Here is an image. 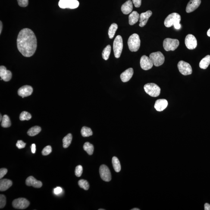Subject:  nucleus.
<instances>
[{"mask_svg":"<svg viewBox=\"0 0 210 210\" xmlns=\"http://www.w3.org/2000/svg\"><path fill=\"white\" fill-rule=\"evenodd\" d=\"M17 45L19 51L23 56H32L37 46L36 38L34 32L28 28L20 31L17 38Z\"/></svg>","mask_w":210,"mask_h":210,"instance_id":"nucleus-1","label":"nucleus"},{"mask_svg":"<svg viewBox=\"0 0 210 210\" xmlns=\"http://www.w3.org/2000/svg\"><path fill=\"white\" fill-rule=\"evenodd\" d=\"M181 17L178 14L174 13L169 14L164 21V25L166 27H170L174 26L175 29H180L181 28L180 22Z\"/></svg>","mask_w":210,"mask_h":210,"instance_id":"nucleus-2","label":"nucleus"},{"mask_svg":"<svg viewBox=\"0 0 210 210\" xmlns=\"http://www.w3.org/2000/svg\"><path fill=\"white\" fill-rule=\"evenodd\" d=\"M141 40L138 35L133 34L129 37L128 41V45L129 50L132 52L138 50L140 47Z\"/></svg>","mask_w":210,"mask_h":210,"instance_id":"nucleus-3","label":"nucleus"},{"mask_svg":"<svg viewBox=\"0 0 210 210\" xmlns=\"http://www.w3.org/2000/svg\"><path fill=\"white\" fill-rule=\"evenodd\" d=\"M144 88L145 92L151 97H157L160 93V88L155 83L146 84L144 86Z\"/></svg>","mask_w":210,"mask_h":210,"instance_id":"nucleus-4","label":"nucleus"},{"mask_svg":"<svg viewBox=\"0 0 210 210\" xmlns=\"http://www.w3.org/2000/svg\"><path fill=\"white\" fill-rule=\"evenodd\" d=\"M123 48V39L121 36L118 35L113 42V50L114 56L116 58H120Z\"/></svg>","mask_w":210,"mask_h":210,"instance_id":"nucleus-5","label":"nucleus"},{"mask_svg":"<svg viewBox=\"0 0 210 210\" xmlns=\"http://www.w3.org/2000/svg\"><path fill=\"white\" fill-rule=\"evenodd\" d=\"M180 42L177 39L166 38L163 42V46L165 51H174L178 47Z\"/></svg>","mask_w":210,"mask_h":210,"instance_id":"nucleus-6","label":"nucleus"},{"mask_svg":"<svg viewBox=\"0 0 210 210\" xmlns=\"http://www.w3.org/2000/svg\"><path fill=\"white\" fill-rule=\"evenodd\" d=\"M149 57L156 67L162 65L165 61V57L160 51L152 53L149 55Z\"/></svg>","mask_w":210,"mask_h":210,"instance_id":"nucleus-7","label":"nucleus"},{"mask_svg":"<svg viewBox=\"0 0 210 210\" xmlns=\"http://www.w3.org/2000/svg\"><path fill=\"white\" fill-rule=\"evenodd\" d=\"M79 1L77 0H60L59 6L61 8H69L74 9L79 6Z\"/></svg>","mask_w":210,"mask_h":210,"instance_id":"nucleus-8","label":"nucleus"},{"mask_svg":"<svg viewBox=\"0 0 210 210\" xmlns=\"http://www.w3.org/2000/svg\"><path fill=\"white\" fill-rule=\"evenodd\" d=\"M178 69L181 74L184 76L192 74V69L191 66L188 63L181 61L177 64Z\"/></svg>","mask_w":210,"mask_h":210,"instance_id":"nucleus-9","label":"nucleus"},{"mask_svg":"<svg viewBox=\"0 0 210 210\" xmlns=\"http://www.w3.org/2000/svg\"><path fill=\"white\" fill-rule=\"evenodd\" d=\"M30 205V202L25 198H20L14 200L12 202V205L16 209H24Z\"/></svg>","mask_w":210,"mask_h":210,"instance_id":"nucleus-10","label":"nucleus"},{"mask_svg":"<svg viewBox=\"0 0 210 210\" xmlns=\"http://www.w3.org/2000/svg\"><path fill=\"white\" fill-rule=\"evenodd\" d=\"M99 173L101 179L104 181L109 182L111 180V173L106 165H102L99 168Z\"/></svg>","mask_w":210,"mask_h":210,"instance_id":"nucleus-11","label":"nucleus"},{"mask_svg":"<svg viewBox=\"0 0 210 210\" xmlns=\"http://www.w3.org/2000/svg\"><path fill=\"white\" fill-rule=\"evenodd\" d=\"M186 46L189 50L195 49L197 45L196 38L193 35L188 34L185 39Z\"/></svg>","mask_w":210,"mask_h":210,"instance_id":"nucleus-12","label":"nucleus"},{"mask_svg":"<svg viewBox=\"0 0 210 210\" xmlns=\"http://www.w3.org/2000/svg\"><path fill=\"white\" fill-rule=\"evenodd\" d=\"M140 65L142 69L147 70L152 69L154 64L149 57L143 55L141 58Z\"/></svg>","mask_w":210,"mask_h":210,"instance_id":"nucleus-13","label":"nucleus"},{"mask_svg":"<svg viewBox=\"0 0 210 210\" xmlns=\"http://www.w3.org/2000/svg\"><path fill=\"white\" fill-rule=\"evenodd\" d=\"M33 89L32 86L29 85H25L20 88L18 90V93L19 96L22 98L30 96L33 92Z\"/></svg>","mask_w":210,"mask_h":210,"instance_id":"nucleus-14","label":"nucleus"},{"mask_svg":"<svg viewBox=\"0 0 210 210\" xmlns=\"http://www.w3.org/2000/svg\"><path fill=\"white\" fill-rule=\"evenodd\" d=\"M0 76L1 80H2L5 81H9L11 79L12 73L10 70H7L4 66L0 67Z\"/></svg>","mask_w":210,"mask_h":210,"instance_id":"nucleus-15","label":"nucleus"},{"mask_svg":"<svg viewBox=\"0 0 210 210\" xmlns=\"http://www.w3.org/2000/svg\"><path fill=\"white\" fill-rule=\"evenodd\" d=\"M201 2V0H190L186 6V12L190 13L194 11L200 5Z\"/></svg>","mask_w":210,"mask_h":210,"instance_id":"nucleus-16","label":"nucleus"},{"mask_svg":"<svg viewBox=\"0 0 210 210\" xmlns=\"http://www.w3.org/2000/svg\"><path fill=\"white\" fill-rule=\"evenodd\" d=\"M152 12L151 11L148 10L146 12L142 13L140 14L139 17V26L141 27H143L146 24L149 17L152 15Z\"/></svg>","mask_w":210,"mask_h":210,"instance_id":"nucleus-17","label":"nucleus"},{"mask_svg":"<svg viewBox=\"0 0 210 210\" xmlns=\"http://www.w3.org/2000/svg\"><path fill=\"white\" fill-rule=\"evenodd\" d=\"M26 184L27 186H33L35 188H40L42 187V182L36 180L33 176H29L26 180Z\"/></svg>","mask_w":210,"mask_h":210,"instance_id":"nucleus-18","label":"nucleus"},{"mask_svg":"<svg viewBox=\"0 0 210 210\" xmlns=\"http://www.w3.org/2000/svg\"><path fill=\"white\" fill-rule=\"evenodd\" d=\"M168 103L166 100L160 99L156 101L154 107L157 111H162L165 109L168 105Z\"/></svg>","mask_w":210,"mask_h":210,"instance_id":"nucleus-19","label":"nucleus"},{"mask_svg":"<svg viewBox=\"0 0 210 210\" xmlns=\"http://www.w3.org/2000/svg\"><path fill=\"white\" fill-rule=\"evenodd\" d=\"M133 68H130L127 69L123 73H121L120 75L122 81L123 82H127L130 80L133 77Z\"/></svg>","mask_w":210,"mask_h":210,"instance_id":"nucleus-20","label":"nucleus"},{"mask_svg":"<svg viewBox=\"0 0 210 210\" xmlns=\"http://www.w3.org/2000/svg\"><path fill=\"white\" fill-rule=\"evenodd\" d=\"M133 8V2L128 0L121 6V10L123 14H128L132 12Z\"/></svg>","mask_w":210,"mask_h":210,"instance_id":"nucleus-21","label":"nucleus"},{"mask_svg":"<svg viewBox=\"0 0 210 210\" xmlns=\"http://www.w3.org/2000/svg\"><path fill=\"white\" fill-rule=\"evenodd\" d=\"M13 183L11 180L8 179H2L0 181V191L1 192L5 191L11 187Z\"/></svg>","mask_w":210,"mask_h":210,"instance_id":"nucleus-22","label":"nucleus"},{"mask_svg":"<svg viewBox=\"0 0 210 210\" xmlns=\"http://www.w3.org/2000/svg\"><path fill=\"white\" fill-rule=\"evenodd\" d=\"M140 15L137 12L133 11L129 16V23L133 26L138 21Z\"/></svg>","mask_w":210,"mask_h":210,"instance_id":"nucleus-23","label":"nucleus"},{"mask_svg":"<svg viewBox=\"0 0 210 210\" xmlns=\"http://www.w3.org/2000/svg\"><path fill=\"white\" fill-rule=\"evenodd\" d=\"M210 64V55H207L201 60L199 64V66L201 69H205L208 67Z\"/></svg>","mask_w":210,"mask_h":210,"instance_id":"nucleus-24","label":"nucleus"},{"mask_svg":"<svg viewBox=\"0 0 210 210\" xmlns=\"http://www.w3.org/2000/svg\"><path fill=\"white\" fill-rule=\"evenodd\" d=\"M42 130V129L39 126H34L31 128L27 132V134L30 136H34L39 134Z\"/></svg>","mask_w":210,"mask_h":210,"instance_id":"nucleus-25","label":"nucleus"},{"mask_svg":"<svg viewBox=\"0 0 210 210\" xmlns=\"http://www.w3.org/2000/svg\"><path fill=\"white\" fill-rule=\"evenodd\" d=\"M112 161L114 170L116 172H120L121 170V166L119 160L117 157H114L112 158Z\"/></svg>","mask_w":210,"mask_h":210,"instance_id":"nucleus-26","label":"nucleus"},{"mask_svg":"<svg viewBox=\"0 0 210 210\" xmlns=\"http://www.w3.org/2000/svg\"><path fill=\"white\" fill-rule=\"evenodd\" d=\"M73 136L71 133H69L63 139V146L64 148H67L71 143Z\"/></svg>","mask_w":210,"mask_h":210,"instance_id":"nucleus-27","label":"nucleus"},{"mask_svg":"<svg viewBox=\"0 0 210 210\" xmlns=\"http://www.w3.org/2000/svg\"><path fill=\"white\" fill-rule=\"evenodd\" d=\"M117 28H118V26L116 23H113L111 24L108 30L109 37L110 39H111L113 38Z\"/></svg>","mask_w":210,"mask_h":210,"instance_id":"nucleus-28","label":"nucleus"},{"mask_svg":"<svg viewBox=\"0 0 210 210\" xmlns=\"http://www.w3.org/2000/svg\"><path fill=\"white\" fill-rule=\"evenodd\" d=\"M83 149L86 151L89 155H92L93 154L94 151V147L92 144L89 142H86L83 145Z\"/></svg>","mask_w":210,"mask_h":210,"instance_id":"nucleus-29","label":"nucleus"},{"mask_svg":"<svg viewBox=\"0 0 210 210\" xmlns=\"http://www.w3.org/2000/svg\"><path fill=\"white\" fill-rule=\"evenodd\" d=\"M111 46L110 45H108L103 50L102 53V56L104 60L107 61L109 58L111 53Z\"/></svg>","mask_w":210,"mask_h":210,"instance_id":"nucleus-30","label":"nucleus"},{"mask_svg":"<svg viewBox=\"0 0 210 210\" xmlns=\"http://www.w3.org/2000/svg\"><path fill=\"white\" fill-rule=\"evenodd\" d=\"M1 125L4 128L9 127L11 125L10 117L7 115H4L2 117Z\"/></svg>","mask_w":210,"mask_h":210,"instance_id":"nucleus-31","label":"nucleus"},{"mask_svg":"<svg viewBox=\"0 0 210 210\" xmlns=\"http://www.w3.org/2000/svg\"><path fill=\"white\" fill-rule=\"evenodd\" d=\"M81 134L83 137H88L93 135V132L89 128L83 127L81 130Z\"/></svg>","mask_w":210,"mask_h":210,"instance_id":"nucleus-32","label":"nucleus"},{"mask_svg":"<svg viewBox=\"0 0 210 210\" xmlns=\"http://www.w3.org/2000/svg\"><path fill=\"white\" fill-rule=\"evenodd\" d=\"M32 116L28 112L26 111H23L20 116V119L21 121L24 120H29L31 118Z\"/></svg>","mask_w":210,"mask_h":210,"instance_id":"nucleus-33","label":"nucleus"},{"mask_svg":"<svg viewBox=\"0 0 210 210\" xmlns=\"http://www.w3.org/2000/svg\"><path fill=\"white\" fill-rule=\"evenodd\" d=\"M78 184L80 188L84 189L85 190H87L89 188V183L86 180H80L78 181Z\"/></svg>","mask_w":210,"mask_h":210,"instance_id":"nucleus-34","label":"nucleus"},{"mask_svg":"<svg viewBox=\"0 0 210 210\" xmlns=\"http://www.w3.org/2000/svg\"><path fill=\"white\" fill-rule=\"evenodd\" d=\"M52 152V148L50 146H47L45 147L42 150V155L43 156H47L49 155Z\"/></svg>","mask_w":210,"mask_h":210,"instance_id":"nucleus-35","label":"nucleus"},{"mask_svg":"<svg viewBox=\"0 0 210 210\" xmlns=\"http://www.w3.org/2000/svg\"><path fill=\"white\" fill-rule=\"evenodd\" d=\"M83 168L81 165H79L76 167L75 173L76 176L80 177L81 176L83 173Z\"/></svg>","mask_w":210,"mask_h":210,"instance_id":"nucleus-36","label":"nucleus"},{"mask_svg":"<svg viewBox=\"0 0 210 210\" xmlns=\"http://www.w3.org/2000/svg\"><path fill=\"white\" fill-rule=\"evenodd\" d=\"M6 198L5 195H0V208H2L5 206L6 204Z\"/></svg>","mask_w":210,"mask_h":210,"instance_id":"nucleus-37","label":"nucleus"},{"mask_svg":"<svg viewBox=\"0 0 210 210\" xmlns=\"http://www.w3.org/2000/svg\"><path fill=\"white\" fill-rule=\"evenodd\" d=\"M18 5L22 7H26L28 5L29 0H17Z\"/></svg>","mask_w":210,"mask_h":210,"instance_id":"nucleus-38","label":"nucleus"},{"mask_svg":"<svg viewBox=\"0 0 210 210\" xmlns=\"http://www.w3.org/2000/svg\"><path fill=\"white\" fill-rule=\"evenodd\" d=\"M26 144L22 140H18V141L17 144H16V146L19 149H22V148H24L26 147Z\"/></svg>","mask_w":210,"mask_h":210,"instance_id":"nucleus-39","label":"nucleus"},{"mask_svg":"<svg viewBox=\"0 0 210 210\" xmlns=\"http://www.w3.org/2000/svg\"><path fill=\"white\" fill-rule=\"evenodd\" d=\"M8 172V170L6 168H2L0 169V179H1Z\"/></svg>","mask_w":210,"mask_h":210,"instance_id":"nucleus-40","label":"nucleus"},{"mask_svg":"<svg viewBox=\"0 0 210 210\" xmlns=\"http://www.w3.org/2000/svg\"><path fill=\"white\" fill-rule=\"evenodd\" d=\"M142 0H133V4L136 8H139L141 4Z\"/></svg>","mask_w":210,"mask_h":210,"instance_id":"nucleus-41","label":"nucleus"},{"mask_svg":"<svg viewBox=\"0 0 210 210\" xmlns=\"http://www.w3.org/2000/svg\"><path fill=\"white\" fill-rule=\"evenodd\" d=\"M62 192V189L61 188L57 187L54 190V193L55 195H58L61 194Z\"/></svg>","mask_w":210,"mask_h":210,"instance_id":"nucleus-42","label":"nucleus"},{"mask_svg":"<svg viewBox=\"0 0 210 210\" xmlns=\"http://www.w3.org/2000/svg\"><path fill=\"white\" fill-rule=\"evenodd\" d=\"M31 148L32 153L34 154L36 153V145L35 144H32L31 146Z\"/></svg>","mask_w":210,"mask_h":210,"instance_id":"nucleus-43","label":"nucleus"},{"mask_svg":"<svg viewBox=\"0 0 210 210\" xmlns=\"http://www.w3.org/2000/svg\"><path fill=\"white\" fill-rule=\"evenodd\" d=\"M204 209L205 210H210V205L208 203H206L204 205Z\"/></svg>","mask_w":210,"mask_h":210,"instance_id":"nucleus-44","label":"nucleus"},{"mask_svg":"<svg viewBox=\"0 0 210 210\" xmlns=\"http://www.w3.org/2000/svg\"><path fill=\"white\" fill-rule=\"evenodd\" d=\"M0 34L1 33V32H2V22H0Z\"/></svg>","mask_w":210,"mask_h":210,"instance_id":"nucleus-45","label":"nucleus"},{"mask_svg":"<svg viewBox=\"0 0 210 210\" xmlns=\"http://www.w3.org/2000/svg\"><path fill=\"white\" fill-rule=\"evenodd\" d=\"M207 35L208 36L210 37V28L208 29V32H207Z\"/></svg>","mask_w":210,"mask_h":210,"instance_id":"nucleus-46","label":"nucleus"},{"mask_svg":"<svg viewBox=\"0 0 210 210\" xmlns=\"http://www.w3.org/2000/svg\"><path fill=\"white\" fill-rule=\"evenodd\" d=\"M131 210H140V209L138 208H133V209H132Z\"/></svg>","mask_w":210,"mask_h":210,"instance_id":"nucleus-47","label":"nucleus"},{"mask_svg":"<svg viewBox=\"0 0 210 210\" xmlns=\"http://www.w3.org/2000/svg\"><path fill=\"white\" fill-rule=\"evenodd\" d=\"M0 116H1V118H0V121H2V120L3 117H2V115H1H1H0Z\"/></svg>","mask_w":210,"mask_h":210,"instance_id":"nucleus-48","label":"nucleus"},{"mask_svg":"<svg viewBox=\"0 0 210 210\" xmlns=\"http://www.w3.org/2000/svg\"><path fill=\"white\" fill-rule=\"evenodd\" d=\"M105 210V209H102V208H101V209H99V210Z\"/></svg>","mask_w":210,"mask_h":210,"instance_id":"nucleus-49","label":"nucleus"}]
</instances>
